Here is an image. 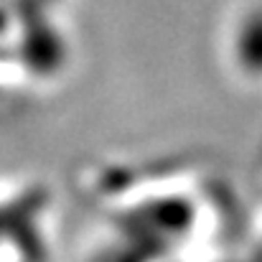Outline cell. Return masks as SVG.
Returning a JSON list of instances; mask_svg holds the SVG:
<instances>
[{
	"label": "cell",
	"mask_w": 262,
	"mask_h": 262,
	"mask_svg": "<svg viewBox=\"0 0 262 262\" xmlns=\"http://www.w3.org/2000/svg\"><path fill=\"white\" fill-rule=\"evenodd\" d=\"M232 59L247 77H262V8L245 13L232 33Z\"/></svg>",
	"instance_id": "obj_1"
}]
</instances>
